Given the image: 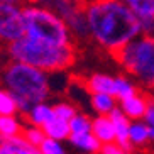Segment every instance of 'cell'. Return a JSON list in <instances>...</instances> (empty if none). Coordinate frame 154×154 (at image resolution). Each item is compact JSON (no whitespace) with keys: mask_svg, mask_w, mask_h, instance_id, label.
I'll list each match as a JSON object with an SVG mask.
<instances>
[{"mask_svg":"<svg viewBox=\"0 0 154 154\" xmlns=\"http://www.w3.org/2000/svg\"><path fill=\"white\" fill-rule=\"evenodd\" d=\"M90 37L110 53H117L142 36L140 22L124 0H91L85 5Z\"/></svg>","mask_w":154,"mask_h":154,"instance_id":"obj_1","label":"cell"},{"mask_svg":"<svg viewBox=\"0 0 154 154\" xmlns=\"http://www.w3.org/2000/svg\"><path fill=\"white\" fill-rule=\"evenodd\" d=\"M4 88L14 95L19 112L27 113L39 102L49 97V73L29 66L26 63L10 61L0 73Z\"/></svg>","mask_w":154,"mask_h":154,"instance_id":"obj_2","label":"cell"},{"mask_svg":"<svg viewBox=\"0 0 154 154\" xmlns=\"http://www.w3.org/2000/svg\"><path fill=\"white\" fill-rule=\"evenodd\" d=\"M7 54L12 61L26 63L46 73L66 71L75 63L73 46H51L26 36L7 46Z\"/></svg>","mask_w":154,"mask_h":154,"instance_id":"obj_3","label":"cell"},{"mask_svg":"<svg viewBox=\"0 0 154 154\" xmlns=\"http://www.w3.org/2000/svg\"><path fill=\"white\" fill-rule=\"evenodd\" d=\"M26 37L51 46H73V36L68 26L54 10L41 4L22 7Z\"/></svg>","mask_w":154,"mask_h":154,"instance_id":"obj_4","label":"cell"},{"mask_svg":"<svg viewBox=\"0 0 154 154\" xmlns=\"http://www.w3.org/2000/svg\"><path fill=\"white\" fill-rule=\"evenodd\" d=\"M115 58L136 82L154 90V36H139L117 51Z\"/></svg>","mask_w":154,"mask_h":154,"instance_id":"obj_5","label":"cell"},{"mask_svg":"<svg viewBox=\"0 0 154 154\" xmlns=\"http://www.w3.org/2000/svg\"><path fill=\"white\" fill-rule=\"evenodd\" d=\"M26 36L20 5H0V42L9 46Z\"/></svg>","mask_w":154,"mask_h":154,"instance_id":"obj_6","label":"cell"},{"mask_svg":"<svg viewBox=\"0 0 154 154\" xmlns=\"http://www.w3.org/2000/svg\"><path fill=\"white\" fill-rule=\"evenodd\" d=\"M109 117L112 119V122H113L115 144L120 146V147L125 149V151H132L134 147H132L131 140H129V129H131V122H132V120L127 117L122 110H120V107H117V109L113 110Z\"/></svg>","mask_w":154,"mask_h":154,"instance_id":"obj_7","label":"cell"},{"mask_svg":"<svg viewBox=\"0 0 154 154\" xmlns=\"http://www.w3.org/2000/svg\"><path fill=\"white\" fill-rule=\"evenodd\" d=\"M147 105H149V97L144 95V93H137V95L131 97V98L119 102L120 110L131 120H142L146 115V110H147Z\"/></svg>","mask_w":154,"mask_h":154,"instance_id":"obj_8","label":"cell"},{"mask_svg":"<svg viewBox=\"0 0 154 154\" xmlns=\"http://www.w3.org/2000/svg\"><path fill=\"white\" fill-rule=\"evenodd\" d=\"M85 86L90 93H105L115 97V76L105 73H93L85 80Z\"/></svg>","mask_w":154,"mask_h":154,"instance_id":"obj_9","label":"cell"},{"mask_svg":"<svg viewBox=\"0 0 154 154\" xmlns=\"http://www.w3.org/2000/svg\"><path fill=\"white\" fill-rule=\"evenodd\" d=\"M64 22H66V26H68V29H69L73 37H76L80 41L90 37V27H88V20H86L85 5H82V7L75 10L69 17L64 19Z\"/></svg>","mask_w":154,"mask_h":154,"instance_id":"obj_10","label":"cell"},{"mask_svg":"<svg viewBox=\"0 0 154 154\" xmlns=\"http://www.w3.org/2000/svg\"><path fill=\"white\" fill-rule=\"evenodd\" d=\"M91 132L93 136L105 144H113L115 142V131H113V122L109 115H97L91 120Z\"/></svg>","mask_w":154,"mask_h":154,"instance_id":"obj_11","label":"cell"},{"mask_svg":"<svg viewBox=\"0 0 154 154\" xmlns=\"http://www.w3.org/2000/svg\"><path fill=\"white\" fill-rule=\"evenodd\" d=\"M68 142L76 151H80V154H100L102 151V142L93 136V132L71 134Z\"/></svg>","mask_w":154,"mask_h":154,"instance_id":"obj_12","label":"cell"},{"mask_svg":"<svg viewBox=\"0 0 154 154\" xmlns=\"http://www.w3.org/2000/svg\"><path fill=\"white\" fill-rule=\"evenodd\" d=\"M56 115H54V110H53V105H49L48 102H39L26 113L27 122L31 125H37V127H44Z\"/></svg>","mask_w":154,"mask_h":154,"instance_id":"obj_13","label":"cell"},{"mask_svg":"<svg viewBox=\"0 0 154 154\" xmlns=\"http://www.w3.org/2000/svg\"><path fill=\"white\" fill-rule=\"evenodd\" d=\"M129 140L132 147H146L151 142L149 127L144 120H132L129 129Z\"/></svg>","mask_w":154,"mask_h":154,"instance_id":"obj_14","label":"cell"},{"mask_svg":"<svg viewBox=\"0 0 154 154\" xmlns=\"http://www.w3.org/2000/svg\"><path fill=\"white\" fill-rule=\"evenodd\" d=\"M90 107L97 112V115H110L119 107V100L105 93H91Z\"/></svg>","mask_w":154,"mask_h":154,"instance_id":"obj_15","label":"cell"},{"mask_svg":"<svg viewBox=\"0 0 154 154\" xmlns=\"http://www.w3.org/2000/svg\"><path fill=\"white\" fill-rule=\"evenodd\" d=\"M42 129H44L46 137L54 139V140H59V142L68 140L69 136H71L69 122H68V120H63V119H58V117H54L49 124H46Z\"/></svg>","mask_w":154,"mask_h":154,"instance_id":"obj_16","label":"cell"},{"mask_svg":"<svg viewBox=\"0 0 154 154\" xmlns=\"http://www.w3.org/2000/svg\"><path fill=\"white\" fill-rule=\"evenodd\" d=\"M24 125L15 115H0V139H12L22 136Z\"/></svg>","mask_w":154,"mask_h":154,"instance_id":"obj_17","label":"cell"},{"mask_svg":"<svg viewBox=\"0 0 154 154\" xmlns=\"http://www.w3.org/2000/svg\"><path fill=\"white\" fill-rule=\"evenodd\" d=\"M124 4L139 20L154 19V0H124Z\"/></svg>","mask_w":154,"mask_h":154,"instance_id":"obj_18","label":"cell"},{"mask_svg":"<svg viewBox=\"0 0 154 154\" xmlns=\"http://www.w3.org/2000/svg\"><path fill=\"white\" fill-rule=\"evenodd\" d=\"M139 93V88L131 78L127 76H115V98L120 102V100L131 98V97L137 95Z\"/></svg>","mask_w":154,"mask_h":154,"instance_id":"obj_19","label":"cell"},{"mask_svg":"<svg viewBox=\"0 0 154 154\" xmlns=\"http://www.w3.org/2000/svg\"><path fill=\"white\" fill-rule=\"evenodd\" d=\"M19 112L17 102L7 88H0V115H15Z\"/></svg>","mask_w":154,"mask_h":154,"instance_id":"obj_20","label":"cell"},{"mask_svg":"<svg viewBox=\"0 0 154 154\" xmlns=\"http://www.w3.org/2000/svg\"><path fill=\"white\" fill-rule=\"evenodd\" d=\"M91 120L86 113L78 112L75 117L69 120V129L71 134H85V132H91Z\"/></svg>","mask_w":154,"mask_h":154,"instance_id":"obj_21","label":"cell"},{"mask_svg":"<svg viewBox=\"0 0 154 154\" xmlns=\"http://www.w3.org/2000/svg\"><path fill=\"white\" fill-rule=\"evenodd\" d=\"M22 137L27 140L29 144L36 146V147H39V146L46 140L44 129H42V127H37V125H31V124H29L27 127H24Z\"/></svg>","mask_w":154,"mask_h":154,"instance_id":"obj_22","label":"cell"},{"mask_svg":"<svg viewBox=\"0 0 154 154\" xmlns=\"http://www.w3.org/2000/svg\"><path fill=\"white\" fill-rule=\"evenodd\" d=\"M53 110H54V115L58 119H63V120H68V122L78 113L76 105L69 103V102H58V103L53 105Z\"/></svg>","mask_w":154,"mask_h":154,"instance_id":"obj_23","label":"cell"},{"mask_svg":"<svg viewBox=\"0 0 154 154\" xmlns=\"http://www.w3.org/2000/svg\"><path fill=\"white\" fill-rule=\"evenodd\" d=\"M39 149H41L42 154H68V151L63 146V142L49 139V137H46V140L39 146Z\"/></svg>","mask_w":154,"mask_h":154,"instance_id":"obj_24","label":"cell"},{"mask_svg":"<svg viewBox=\"0 0 154 154\" xmlns=\"http://www.w3.org/2000/svg\"><path fill=\"white\" fill-rule=\"evenodd\" d=\"M147 127H149V132H151V140H154V97L149 98V105H147V110H146V115L142 119Z\"/></svg>","mask_w":154,"mask_h":154,"instance_id":"obj_25","label":"cell"},{"mask_svg":"<svg viewBox=\"0 0 154 154\" xmlns=\"http://www.w3.org/2000/svg\"><path fill=\"white\" fill-rule=\"evenodd\" d=\"M100 154H131L129 151L122 149L120 146H117L115 142L113 144H105L102 146V151H100Z\"/></svg>","mask_w":154,"mask_h":154,"instance_id":"obj_26","label":"cell"},{"mask_svg":"<svg viewBox=\"0 0 154 154\" xmlns=\"http://www.w3.org/2000/svg\"><path fill=\"white\" fill-rule=\"evenodd\" d=\"M139 22L144 36H154V19H146V20H139Z\"/></svg>","mask_w":154,"mask_h":154,"instance_id":"obj_27","label":"cell"},{"mask_svg":"<svg viewBox=\"0 0 154 154\" xmlns=\"http://www.w3.org/2000/svg\"><path fill=\"white\" fill-rule=\"evenodd\" d=\"M22 0H0V5H19Z\"/></svg>","mask_w":154,"mask_h":154,"instance_id":"obj_28","label":"cell"},{"mask_svg":"<svg viewBox=\"0 0 154 154\" xmlns=\"http://www.w3.org/2000/svg\"><path fill=\"white\" fill-rule=\"evenodd\" d=\"M71 2H76V4H82L83 5V2H85V0H71Z\"/></svg>","mask_w":154,"mask_h":154,"instance_id":"obj_29","label":"cell"},{"mask_svg":"<svg viewBox=\"0 0 154 154\" xmlns=\"http://www.w3.org/2000/svg\"><path fill=\"white\" fill-rule=\"evenodd\" d=\"M31 2H37V4H41L42 0H31Z\"/></svg>","mask_w":154,"mask_h":154,"instance_id":"obj_30","label":"cell"}]
</instances>
